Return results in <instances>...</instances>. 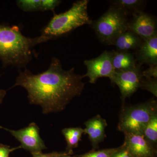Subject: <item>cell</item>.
Listing matches in <instances>:
<instances>
[{
    "instance_id": "obj_1",
    "label": "cell",
    "mask_w": 157,
    "mask_h": 157,
    "mask_svg": "<svg viewBox=\"0 0 157 157\" xmlns=\"http://www.w3.org/2000/svg\"><path fill=\"white\" fill-rule=\"evenodd\" d=\"M82 76L76 74L74 68L66 70L60 61L52 58L46 71L34 74L25 69L12 88L21 86L27 91L30 104L39 105L43 114L60 112L70 101L81 94L85 86Z\"/></svg>"
},
{
    "instance_id": "obj_2",
    "label": "cell",
    "mask_w": 157,
    "mask_h": 157,
    "mask_svg": "<svg viewBox=\"0 0 157 157\" xmlns=\"http://www.w3.org/2000/svg\"><path fill=\"white\" fill-rule=\"evenodd\" d=\"M48 41L41 36L26 37L17 26L0 24V59L3 67L12 66L25 69L33 59L34 47Z\"/></svg>"
},
{
    "instance_id": "obj_3",
    "label": "cell",
    "mask_w": 157,
    "mask_h": 157,
    "mask_svg": "<svg viewBox=\"0 0 157 157\" xmlns=\"http://www.w3.org/2000/svg\"><path fill=\"white\" fill-rule=\"evenodd\" d=\"M89 1L80 0L73 3L68 11L55 14L42 30L41 36L49 40L63 36L82 26L91 25L88 13Z\"/></svg>"
},
{
    "instance_id": "obj_4",
    "label": "cell",
    "mask_w": 157,
    "mask_h": 157,
    "mask_svg": "<svg viewBox=\"0 0 157 157\" xmlns=\"http://www.w3.org/2000/svg\"><path fill=\"white\" fill-rule=\"evenodd\" d=\"M156 113L157 101L154 99L124 107L120 115L118 130L124 135H143L147 124Z\"/></svg>"
},
{
    "instance_id": "obj_5",
    "label": "cell",
    "mask_w": 157,
    "mask_h": 157,
    "mask_svg": "<svg viewBox=\"0 0 157 157\" xmlns=\"http://www.w3.org/2000/svg\"><path fill=\"white\" fill-rule=\"evenodd\" d=\"M128 15L122 9L111 5L100 18L93 21L92 28L100 41L113 45L119 35L128 30Z\"/></svg>"
},
{
    "instance_id": "obj_6",
    "label": "cell",
    "mask_w": 157,
    "mask_h": 157,
    "mask_svg": "<svg viewBox=\"0 0 157 157\" xmlns=\"http://www.w3.org/2000/svg\"><path fill=\"white\" fill-rule=\"evenodd\" d=\"M141 66L138 63L132 70L115 71L111 82L119 88L121 99L123 103L127 98H130L140 87L143 78Z\"/></svg>"
},
{
    "instance_id": "obj_7",
    "label": "cell",
    "mask_w": 157,
    "mask_h": 157,
    "mask_svg": "<svg viewBox=\"0 0 157 157\" xmlns=\"http://www.w3.org/2000/svg\"><path fill=\"white\" fill-rule=\"evenodd\" d=\"M11 133L21 143V148L30 152L31 153L42 152L47 149L44 141L39 134V128L35 123H32L28 126L15 131L0 126Z\"/></svg>"
},
{
    "instance_id": "obj_8",
    "label": "cell",
    "mask_w": 157,
    "mask_h": 157,
    "mask_svg": "<svg viewBox=\"0 0 157 157\" xmlns=\"http://www.w3.org/2000/svg\"><path fill=\"white\" fill-rule=\"evenodd\" d=\"M84 65L87 68V73L82 77L89 78V82L95 83L98 78L108 77L110 80L112 79L115 70L113 67L111 52L104 51L96 58L86 60Z\"/></svg>"
},
{
    "instance_id": "obj_9",
    "label": "cell",
    "mask_w": 157,
    "mask_h": 157,
    "mask_svg": "<svg viewBox=\"0 0 157 157\" xmlns=\"http://www.w3.org/2000/svg\"><path fill=\"white\" fill-rule=\"evenodd\" d=\"M132 18L128 23V30L136 34L143 40L157 35L155 17L143 11L132 14Z\"/></svg>"
},
{
    "instance_id": "obj_10",
    "label": "cell",
    "mask_w": 157,
    "mask_h": 157,
    "mask_svg": "<svg viewBox=\"0 0 157 157\" xmlns=\"http://www.w3.org/2000/svg\"><path fill=\"white\" fill-rule=\"evenodd\" d=\"M124 144L134 157H156L157 148L144 138L143 135L126 134Z\"/></svg>"
},
{
    "instance_id": "obj_11",
    "label": "cell",
    "mask_w": 157,
    "mask_h": 157,
    "mask_svg": "<svg viewBox=\"0 0 157 157\" xmlns=\"http://www.w3.org/2000/svg\"><path fill=\"white\" fill-rule=\"evenodd\" d=\"M84 124V134L88 136L93 150L97 149L99 144L103 142L106 137L105 129L107 126V121L98 115L86 121Z\"/></svg>"
},
{
    "instance_id": "obj_12",
    "label": "cell",
    "mask_w": 157,
    "mask_h": 157,
    "mask_svg": "<svg viewBox=\"0 0 157 157\" xmlns=\"http://www.w3.org/2000/svg\"><path fill=\"white\" fill-rule=\"evenodd\" d=\"M136 61L142 65H157V34L143 40L140 47L136 50Z\"/></svg>"
},
{
    "instance_id": "obj_13",
    "label": "cell",
    "mask_w": 157,
    "mask_h": 157,
    "mask_svg": "<svg viewBox=\"0 0 157 157\" xmlns=\"http://www.w3.org/2000/svg\"><path fill=\"white\" fill-rule=\"evenodd\" d=\"M143 41L136 34L127 30L116 38L113 45H115L117 51L129 52L130 50H137Z\"/></svg>"
},
{
    "instance_id": "obj_14",
    "label": "cell",
    "mask_w": 157,
    "mask_h": 157,
    "mask_svg": "<svg viewBox=\"0 0 157 157\" xmlns=\"http://www.w3.org/2000/svg\"><path fill=\"white\" fill-rule=\"evenodd\" d=\"M111 52L113 67L115 71L132 70L137 66L135 56L130 52L113 50Z\"/></svg>"
},
{
    "instance_id": "obj_15",
    "label": "cell",
    "mask_w": 157,
    "mask_h": 157,
    "mask_svg": "<svg viewBox=\"0 0 157 157\" xmlns=\"http://www.w3.org/2000/svg\"><path fill=\"white\" fill-rule=\"evenodd\" d=\"M62 132L67 141L66 151L73 153V149L78 147L82 134L84 133V129L80 127L66 128L62 130Z\"/></svg>"
},
{
    "instance_id": "obj_16",
    "label": "cell",
    "mask_w": 157,
    "mask_h": 157,
    "mask_svg": "<svg viewBox=\"0 0 157 157\" xmlns=\"http://www.w3.org/2000/svg\"><path fill=\"white\" fill-rule=\"evenodd\" d=\"M111 5L122 9L128 15L133 14L139 11H143L146 1L142 0H115L110 1Z\"/></svg>"
},
{
    "instance_id": "obj_17",
    "label": "cell",
    "mask_w": 157,
    "mask_h": 157,
    "mask_svg": "<svg viewBox=\"0 0 157 157\" xmlns=\"http://www.w3.org/2000/svg\"><path fill=\"white\" fill-rule=\"evenodd\" d=\"M143 135L149 143L157 148V113L151 119L147 124Z\"/></svg>"
},
{
    "instance_id": "obj_18",
    "label": "cell",
    "mask_w": 157,
    "mask_h": 157,
    "mask_svg": "<svg viewBox=\"0 0 157 157\" xmlns=\"http://www.w3.org/2000/svg\"><path fill=\"white\" fill-rule=\"evenodd\" d=\"M17 6L25 12L40 11L41 0H18L16 2Z\"/></svg>"
},
{
    "instance_id": "obj_19",
    "label": "cell",
    "mask_w": 157,
    "mask_h": 157,
    "mask_svg": "<svg viewBox=\"0 0 157 157\" xmlns=\"http://www.w3.org/2000/svg\"><path fill=\"white\" fill-rule=\"evenodd\" d=\"M117 148H107L100 150H92L84 154L76 155L77 157H111Z\"/></svg>"
},
{
    "instance_id": "obj_20",
    "label": "cell",
    "mask_w": 157,
    "mask_h": 157,
    "mask_svg": "<svg viewBox=\"0 0 157 157\" xmlns=\"http://www.w3.org/2000/svg\"><path fill=\"white\" fill-rule=\"evenodd\" d=\"M140 88L148 91L157 97V78H145L143 77Z\"/></svg>"
},
{
    "instance_id": "obj_21",
    "label": "cell",
    "mask_w": 157,
    "mask_h": 157,
    "mask_svg": "<svg viewBox=\"0 0 157 157\" xmlns=\"http://www.w3.org/2000/svg\"><path fill=\"white\" fill-rule=\"evenodd\" d=\"M61 1L59 0H41L40 11H54L57 6H59Z\"/></svg>"
},
{
    "instance_id": "obj_22",
    "label": "cell",
    "mask_w": 157,
    "mask_h": 157,
    "mask_svg": "<svg viewBox=\"0 0 157 157\" xmlns=\"http://www.w3.org/2000/svg\"><path fill=\"white\" fill-rule=\"evenodd\" d=\"M111 157H134L129 151L126 146L124 144L118 147L116 151L113 154Z\"/></svg>"
},
{
    "instance_id": "obj_23",
    "label": "cell",
    "mask_w": 157,
    "mask_h": 157,
    "mask_svg": "<svg viewBox=\"0 0 157 157\" xmlns=\"http://www.w3.org/2000/svg\"><path fill=\"white\" fill-rule=\"evenodd\" d=\"M142 76L145 78H157V65L149 66V67L142 71Z\"/></svg>"
},
{
    "instance_id": "obj_24",
    "label": "cell",
    "mask_w": 157,
    "mask_h": 157,
    "mask_svg": "<svg viewBox=\"0 0 157 157\" xmlns=\"http://www.w3.org/2000/svg\"><path fill=\"white\" fill-rule=\"evenodd\" d=\"M20 148H21L20 146L11 148L9 145L0 144V157H9L11 152Z\"/></svg>"
},
{
    "instance_id": "obj_25",
    "label": "cell",
    "mask_w": 157,
    "mask_h": 157,
    "mask_svg": "<svg viewBox=\"0 0 157 157\" xmlns=\"http://www.w3.org/2000/svg\"><path fill=\"white\" fill-rule=\"evenodd\" d=\"M63 152H52L49 153H42V152L35 153L32 154L33 157H57L60 155Z\"/></svg>"
},
{
    "instance_id": "obj_26",
    "label": "cell",
    "mask_w": 157,
    "mask_h": 157,
    "mask_svg": "<svg viewBox=\"0 0 157 157\" xmlns=\"http://www.w3.org/2000/svg\"><path fill=\"white\" fill-rule=\"evenodd\" d=\"M6 94V90H0V104L2 103L3 99Z\"/></svg>"
},
{
    "instance_id": "obj_27",
    "label": "cell",
    "mask_w": 157,
    "mask_h": 157,
    "mask_svg": "<svg viewBox=\"0 0 157 157\" xmlns=\"http://www.w3.org/2000/svg\"><path fill=\"white\" fill-rule=\"evenodd\" d=\"M73 153H71L68 152L66 151L63 152L59 156L57 157H77V156H72L71 155L73 154Z\"/></svg>"
}]
</instances>
